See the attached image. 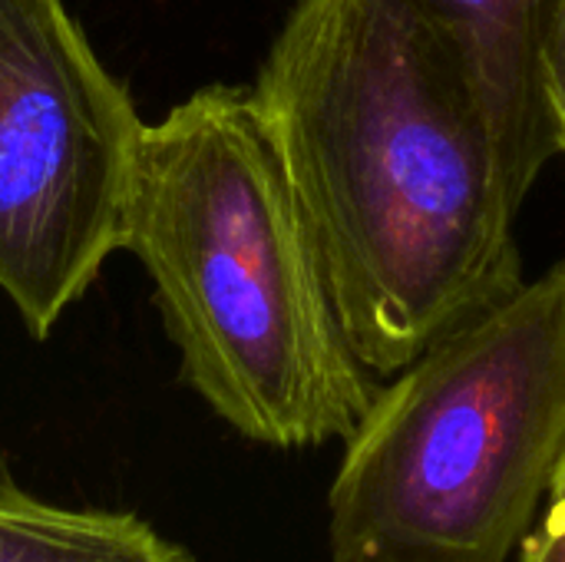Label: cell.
I'll use <instances>...</instances> for the list:
<instances>
[{
	"mask_svg": "<svg viewBox=\"0 0 565 562\" xmlns=\"http://www.w3.org/2000/svg\"><path fill=\"white\" fill-rule=\"evenodd\" d=\"M463 63L500 152L513 202L523 209L559 156L546 99V46L563 0H411Z\"/></svg>",
	"mask_w": 565,
	"mask_h": 562,
	"instance_id": "cell-5",
	"label": "cell"
},
{
	"mask_svg": "<svg viewBox=\"0 0 565 562\" xmlns=\"http://www.w3.org/2000/svg\"><path fill=\"white\" fill-rule=\"evenodd\" d=\"M252 96L371 374L526 282L473 83L411 0H298Z\"/></svg>",
	"mask_w": 565,
	"mask_h": 562,
	"instance_id": "cell-1",
	"label": "cell"
},
{
	"mask_svg": "<svg viewBox=\"0 0 565 562\" xmlns=\"http://www.w3.org/2000/svg\"><path fill=\"white\" fill-rule=\"evenodd\" d=\"M520 562H565V450L550 487V507L520 543Z\"/></svg>",
	"mask_w": 565,
	"mask_h": 562,
	"instance_id": "cell-7",
	"label": "cell"
},
{
	"mask_svg": "<svg viewBox=\"0 0 565 562\" xmlns=\"http://www.w3.org/2000/svg\"><path fill=\"white\" fill-rule=\"evenodd\" d=\"M391 378L328 494L334 562H507L565 450V258Z\"/></svg>",
	"mask_w": 565,
	"mask_h": 562,
	"instance_id": "cell-3",
	"label": "cell"
},
{
	"mask_svg": "<svg viewBox=\"0 0 565 562\" xmlns=\"http://www.w3.org/2000/svg\"><path fill=\"white\" fill-rule=\"evenodd\" d=\"M0 562H192V553L136 513L56 507L0 477Z\"/></svg>",
	"mask_w": 565,
	"mask_h": 562,
	"instance_id": "cell-6",
	"label": "cell"
},
{
	"mask_svg": "<svg viewBox=\"0 0 565 562\" xmlns=\"http://www.w3.org/2000/svg\"><path fill=\"white\" fill-rule=\"evenodd\" d=\"M546 99H550V116L556 126L559 152H565V0L556 17V26L550 33L546 46Z\"/></svg>",
	"mask_w": 565,
	"mask_h": 562,
	"instance_id": "cell-8",
	"label": "cell"
},
{
	"mask_svg": "<svg viewBox=\"0 0 565 562\" xmlns=\"http://www.w3.org/2000/svg\"><path fill=\"white\" fill-rule=\"evenodd\" d=\"M182 381L242 437L348 441L377 388L354 354L252 89L205 86L146 123L122 225Z\"/></svg>",
	"mask_w": 565,
	"mask_h": 562,
	"instance_id": "cell-2",
	"label": "cell"
},
{
	"mask_svg": "<svg viewBox=\"0 0 565 562\" xmlns=\"http://www.w3.org/2000/svg\"><path fill=\"white\" fill-rule=\"evenodd\" d=\"M142 129L63 0H0V291L36 341L122 248Z\"/></svg>",
	"mask_w": 565,
	"mask_h": 562,
	"instance_id": "cell-4",
	"label": "cell"
}]
</instances>
